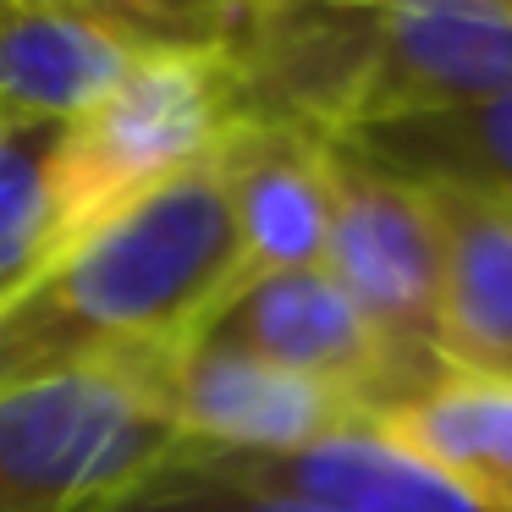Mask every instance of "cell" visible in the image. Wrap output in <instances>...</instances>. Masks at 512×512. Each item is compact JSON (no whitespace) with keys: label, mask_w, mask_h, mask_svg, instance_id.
Wrapping results in <instances>:
<instances>
[{"label":"cell","mask_w":512,"mask_h":512,"mask_svg":"<svg viewBox=\"0 0 512 512\" xmlns=\"http://www.w3.org/2000/svg\"><path fill=\"white\" fill-rule=\"evenodd\" d=\"M188 336L248 347L292 375L320 380V386L342 391L364 413V424L386 413V353H380L369 320L358 314V303L336 287L325 265L232 281Z\"/></svg>","instance_id":"52a82bcc"},{"label":"cell","mask_w":512,"mask_h":512,"mask_svg":"<svg viewBox=\"0 0 512 512\" xmlns=\"http://www.w3.org/2000/svg\"><path fill=\"white\" fill-rule=\"evenodd\" d=\"M127 375L160 402L182 441L210 452H298L364 424V413L342 391L210 336H188L166 353L138 358Z\"/></svg>","instance_id":"5b68a950"},{"label":"cell","mask_w":512,"mask_h":512,"mask_svg":"<svg viewBox=\"0 0 512 512\" xmlns=\"http://www.w3.org/2000/svg\"><path fill=\"white\" fill-rule=\"evenodd\" d=\"M342 144L402 182L512 204V89L457 100L441 111L391 116L347 133Z\"/></svg>","instance_id":"8fae6325"},{"label":"cell","mask_w":512,"mask_h":512,"mask_svg":"<svg viewBox=\"0 0 512 512\" xmlns=\"http://www.w3.org/2000/svg\"><path fill=\"white\" fill-rule=\"evenodd\" d=\"M342 6H380V12H408V6H424V0H342Z\"/></svg>","instance_id":"2e32d148"},{"label":"cell","mask_w":512,"mask_h":512,"mask_svg":"<svg viewBox=\"0 0 512 512\" xmlns=\"http://www.w3.org/2000/svg\"><path fill=\"white\" fill-rule=\"evenodd\" d=\"M188 452H199L204 463L226 468L248 485L281 490V496L303 501L314 512H490L463 485L435 474L424 457H413L408 446L380 435L375 424H353V430H336L314 446L265 452V457L210 452V446H188Z\"/></svg>","instance_id":"9c48e42d"},{"label":"cell","mask_w":512,"mask_h":512,"mask_svg":"<svg viewBox=\"0 0 512 512\" xmlns=\"http://www.w3.org/2000/svg\"><path fill=\"white\" fill-rule=\"evenodd\" d=\"M232 127L226 50H166L149 56L67 122L50 149V210L56 259L111 226L149 193L210 166Z\"/></svg>","instance_id":"7a4b0ae2"},{"label":"cell","mask_w":512,"mask_h":512,"mask_svg":"<svg viewBox=\"0 0 512 512\" xmlns=\"http://www.w3.org/2000/svg\"><path fill=\"white\" fill-rule=\"evenodd\" d=\"M375 430L463 485L479 507L512 512V380L446 375L413 402L380 413Z\"/></svg>","instance_id":"7c38bea8"},{"label":"cell","mask_w":512,"mask_h":512,"mask_svg":"<svg viewBox=\"0 0 512 512\" xmlns=\"http://www.w3.org/2000/svg\"><path fill=\"white\" fill-rule=\"evenodd\" d=\"M232 281L237 221L210 160L0 303V391L177 347Z\"/></svg>","instance_id":"6da1fadb"},{"label":"cell","mask_w":512,"mask_h":512,"mask_svg":"<svg viewBox=\"0 0 512 512\" xmlns=\"http://www.w3.org/2000/svg\"><path fill=\"white\" fill-rule=\"evenodd\" d=\"M325 270L358 303L386 353V413L446 380L441 353H435L441 226L419 182L391 177L347 144H336Z\"/></svg>","instance_id":"277c9868"},{"label":"cell","mask_w":512,"mask_h":512,"mask_svg":"<svg viewBox=\"0 0 512 512\" xmlns=\"http://www.w3.org/2000/svg\"><path fill=\"white\" fill-rule=\"evenodd\" d=\"M105 6H122V12H138L149 23H166L182 39H193V45L226 50L237 39V28L254 17L259 0H105Z\"/></svg>","instance_id":"9a60e30c"},{"label":"cell","mask_w":512,"mask_h":512,"mask_svg":"<svg viewBox=\"0 0 512 512\" xmlns=\"http://www.w3.org/2000/svg\"><path fill=\"white\" fill-rule=\"evenodd\" d=\"M496 6H501V12H507V17H512V0H496Z\"/></svg>","instance_id":"e0dca14e"},{"label":"cell","mask_w":512,"mask_h":512,"mask_svg":"<svg viewBox=\"0 0 512 512\" xmlns=\"http://www.w3.org/2000/svg\"><path fill=\"white\" fill-rule=\"evenodd\" d=\"M177 424L122 364L0 391V512H94L166 463Z\"/></svg>","instance_id":"3957f363"},{"label":"cell","mask_w":512,"mask_h":512,"mask_svg":"<svg viewBox=\"0 0 512 512\" xmlns=\"http://www.w3.org/2000/svg\"><path fill=\"white\" fill-rule=\"evenodd\" d=\"M331 138L232 122L215 149L237 221V281L314 270L331 243Z\"/></svg>","instance_id":"ba28073f"},{"label":"cell","mask_w":512,"mask_h":512,"mask_svg":"<svg viewBox=\"0 0 512 512\" xmlns=\"http://www.w3.org/2000/svg\"><path fill=\"white\" fill-rule=\"evenodd\" d=\"M441 226L435 353L446 375L512 380V204L424 188Z\"/></svg>","instance_id":"30bf717a"},{"label":"cell","mask_w":512,"mask_h":512,"mask_svg":"<svg viewBox=\"0 0 512 512\" xmlns=\"http://www.w3.org/2000/svg\"><path fill=\"white\" fill-rule=\"evenodd\" d=\"M0 133H6V122H0Z\"/></svg>","instance_id":"ac0fdd59"},{"label":"cell","mask_w":512,"mask_h":512,"mask_svg":"<svg viewBox=\"0 0 512 512\" xmlns=\"http://www.w3.org/2000/svg\"><path fill=\"white\" fill-rule=\"evenodd\" d=\"M61 127L6 122L0 133V303L56 265L50 149Z\"/></svg>","instance_id":"4fadbf2b"},{"label":"cell","mask_w":512,"mask_h":512,"mask_svg":"<svg viewBox=\"0 0 512 512\" xmlns=\"http://www.w3.org/2000/svg\"><path fill=\"white\" fill-rule=\"evenodd\" d=\"M166 50L210 45L105 0H0V122L67 127Z\"/></svg>","instance_id":"8992f818"},{"label":"cell","mask_w":512,"mask_h":512,"mask_svg":"<svg viewBox=\"0 0 512 512\" xmlns=\"http://www.w3.org/2000/svg\"><path fill=\"white\" fill-rule=\"evenodd\" d=\"M94 512H314V507L281 496V490L248 485V479L204 463L199 452H188V446L177 441L166 463H155L144 479L116 490V496Z\"/></svg>","instance_id":"5bb4252c"}]
</instances>
